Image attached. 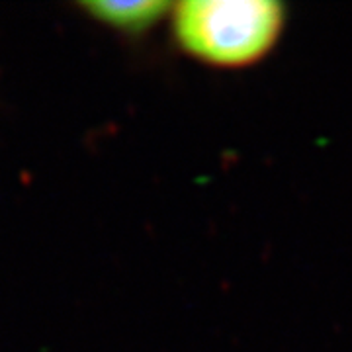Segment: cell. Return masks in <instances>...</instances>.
<instances>
[{
	"label": "cell",
	"mask_w": 352,
	"mask_h": 352,
	"mask_svg": "<svg viewBox=\"0 0 352 352\" xmlns=\"http://www.w3.org/2000/svg\"><path fill=\"white\" fill-rule=\"evenodd\" d=\"M178 45L201 63L245 67L276 45L286 10L272 0H186L173 6Z\"/></svg>",
	"instance_id": "obj_1"
},
{
	"label": "cell",
	"mask_w": 352,
	"mask_h": 352,
	"mask_svg": "<svg viewBox=\"0 0 352 352\" xmlns=\"http://www.w3.org/2000/svg\"><path fill=\"white\" fill-rule=\"evenodd\" d=\"M170 2L161 0H135V2H87L82 8L90 18L98 20L104 25L126 32V34H143L163 20L166 14L173 12Z\"/></svg>",
	"instance_id": "obj_2"
}]
</instances>
